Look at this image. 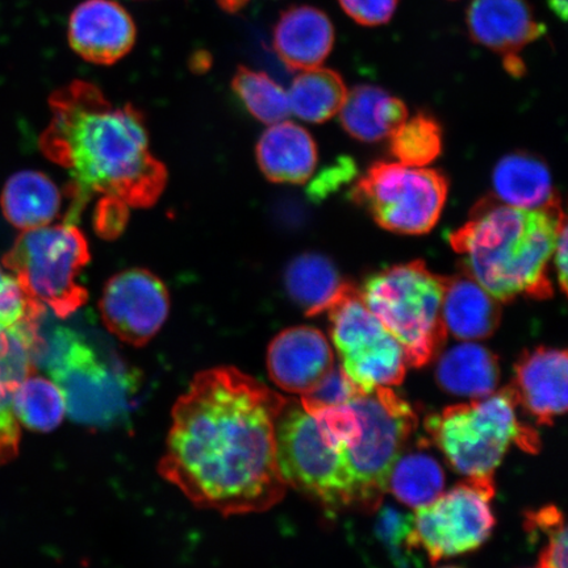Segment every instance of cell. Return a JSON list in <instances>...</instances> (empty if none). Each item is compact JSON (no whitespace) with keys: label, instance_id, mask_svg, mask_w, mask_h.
Masks as SVG:
<instances>
[{"label":"cell","instance_id":"1","mask_svg":"<svg viewBox=\"0 0 568 568\" xmlns=\"http://www.w3.org/2000/svg\"><path fill=\"white\" fill-rule=\"evenodd\" d=\"M286 400L236 367L196 374L173 408L161 477L223 516L273 508L287 489L276 459V418Z\"/></svg>","mask_w":568,"mask_h":568},{"label":"cell","instance_id":"2","mask_svg":"<svg viewBox=\"0 0 568 568\" xmlns=\"http://www.w3.org/2000/svg\"><path fill=\"white\" fill-rule=\"evenodd\" d=\"M49 105L52 119L40 145L70 174L67 223L78 222L95 195L134 209L159 201L168 172L151 152L144 115L138 109L113 104L87 81L57 90Z\"/></svg>","mask_w":568,"mask_h":568},{"label":"cell","instance_id":"3","mask_svg":"<svg viewBox=\"0 0 568 568\" xmlns=\"http://www.w3.org/2000/svg\"><path fill=\"white\" fill-rule=\"evenodd\" d=\"M566 220L560 199L541 210L485 199L449 240L454 251L464 255V272L495 300L506 303L520 295L548 300L554 294L549 265Z\"/></svg>","mask_w":568,"mask_h":568},{"label":"cell","instance_id":"4","mask_svg":"<svg viewBox=\"0 0 568 568\" xmlns=\"http://www.w3.org/2000/svg\"><path fill=\"white\" fill-rule=\"evenodd\" d=\"M513 389L456 404L426 418L425 429L447 462L467 479L494 480L510 445L537 453L536 430L517 418Z\"/></svg>","mask_w":568,"mask_h":568},{"label":"cell","instance_id":"5","mask_svg":"<svg viewBox=\"0 0 568 568\" xmlns=\"http://www.w3.org/2000/svg\"><path fill=\"white\" fill-rule=\"evenodd\" d=\"M361 295L402 345L408 366H425L444 347V276L433 274L424 262L383 270L366 281Z\"/></svg>","mask_w":568,"mask_h":568},{"label":"cell","instance_id":"6","mask_svg":"<svg viewBox=\"0 0 568 568\" xmlns=\"http://www.w3.org/2000/svg\"><path fill=\"white\" fill-rule=\"evenodd\" d=\"M89 262L87 237L74 224L65 223L21 233L3 265L32 302L65 318L89 300L80 282Z\"/></svg>","mask_w":568,"mask_h":568},{"label":"cell","instance_id":"7","mask_svg":"<svg viewBox=\"0 0 568 568\" xmlns=\"http://www.w3.org/2000/svg\"><path fill=\"white\" fill-rule=\"evenodd\" d=\"M42 358L53 382L65 396L67 412L75 422L104 425L126 410L131 378L123 367L111 365L73 332L59 329L42 335L34 364Z\"/></svg>","mask_w":568,"mask_h":568},{"label":"cell","instance_id":"8","mask_svg":"<svg viewBox=\"0 0 568 568\" xmlns=\"http://www.w3.org/2000/svg\"><path fill=\"white\" fill-rule=\"evenodd\" d=\"M359 418V435L345 452L354 486V506L374 510L387 491L390 468L417 428V416L390 387L357 394L349 400Z\"/></svg>","mask_w":568,"mask_h":568},{"label":"cell","instance_id":"9","mask_svg":"<svg viewBox=\"0 0 568 568\" xmlns=\"http://www.w3.org/2000/svg\"><path fill=\"white\" fill-rule=\"evenodd\" d=\"M276 459L287 487L326 507L354 506V486L344 453L318 430L301 402L287 399L276 418Z\"/></svg>","mask_w":568,"mask_h":568},{"label":"cell","instance_id":"10","mask_svg":"<svg viewBox=\"0 0 568 568\" xmlns=\"http://www.w3.org/2000/svg\"><path fill=\"white\" fill-rule=\"evenodd\" d=\"M449 182L437 170L375 163L352 191L383 230L425 234L435 229L445 207Z\"/></svg>","mask_w":568,"mask_h":568},{"label":"cell","instance_id":"11","mask_svg":"<svg viewBox=\"0 0 568 568\" xmlns=\"http://www.w3.org/2000/svg\"><path fill=\"white\" fill-rule=\"evenodd\" d=\"M328 312L339 367L359 393L399 386L406 378V353L368 310L361 291L349 284Z\"/></svg>","mask_w":568,"mask_h":568},{"label":"cell","instance_id":"12","mask_svg":"<svg viewBox=\"0 0 568 568\" xmlns=\"http://www.w3.org/2000/svg\"><path fill=\"white\" fill-rule=\"evenodd\" d=\"M494 480L466 479L414 516L418 545L432 564L478 549L491 536Z\"/></svg>","mask_w":568,"mask_h":568},{"label":"cell","instance_id":"13","mask_svg":"<svg viewBox=\"0 0 568 568\" xmlns=\"http://www.w3.org/2000/svg\"><path fill=\"white\" fill-rule=\"evenodd\" d=\"M99 308L112 335L132 346H144L168 320L169 291L148 270H125L106 282Z\"/></svg>","mask_w":568,"mask_h":568},{"label":"cell","instance_id":"14","mask_svg":"<svg viewBox=\"0 0 568 568\" xmlns=\"http://www.w3.org/2000/svg\"><path fill=\"white\" fill-rule=\"evenodd\" d=\"M466 26L471 40L500 54L504 68L515 77L525 73L518 53L546 33L528 0H473Z\"/></svg>","mask_w":568,"mask_h":568},{"label":"cell","instance_id":"15","mask_svg":"<svg viewBox=\"0 0 568 568\" xmlns=\"http://www.w3.org/2000/svg\"><path fill=\"white\" fill-rule=\"evenodd\" d=\"M136 24L115 0H84L71 12L69 44L84 61L113 65L136 44Z\"/></svg>","mask_w":568,"mask_h":568},{"label":"cell","instance_id":"16","mask_svg":"<svg viewBox=\"0 0 568 568\" xmlns=\"http://www.w3.org/2000/svg\"><path fill=\"white\" fill-rule=\"evenodd\" d=\"M335 366L328 339L311 326L283 331L268 345L270 378L291 394H310Z\"/></svg>","mask_w":568,"mask_h":568},{"label":"cell","instance_id":"17","mask_svg":"<svg viewBox=\"0 0 568 568\" xmlns=\"http://www.w3.org/2000/svg\"><path fill=\"white\" fill-rule=\"evenodd\" d=\"M567 352L552 347L525 351L515 365L513 389L518 407L539 425H551L567 410Z\"/></svg>","mask_w":568,"mask_h":568},{"label":"cell","instance_id":"18","mask_svg":"<svg viewBox=\"0 0 568 568\" xmlns=\"http://www.w3.org/2000/svg\"><path fill=\"white\" fill-rule=\"evenodd\" d=\"M335 45V27L322 10L294 6L282 12L274 27L273 47L290 70L322 67Z\"/></svg>","mask_w":568,"mask_h":568},{"label":"cell","instance_id":"19","mask_svg":"<svg viewBox=\"0 0 568 568\" xmlns=\"http://www.w3.org/2000/svg\"><path fill=\"white\" fill-rule=\"evenodd\" d=\"M499 301L473 276H444L443 322L447 335L462 341L491 337L499 326Z\"/></svg>","mask_w":568,"mask_h":568},{"label":"cell","instance_id":"20","mask_svg":"<svg viewBox=\"0 0 568 568\" xmlns=\"http://www.w3.org/2000/svg\"><path fill=\"white\" fill-rule=\"evenodd\" d=\"M255 154L261 172L274 183H305L317 163V148L310 132L286 120L267 128Z\"/></svg>","mask_w":568,"mask_h":568},{"label":"cell","instance_id":"21","mask_svg":"<svg viewBox=\"0 0 568 568\" xmlns=\"http://www.w3.org/2000/svg\"><path fill=\"white\" fill-rule=\"evenodd\" d=\"M499 379V359L474 341H464L439 355L436 381L447 394L481 399L495 393Z\"/></svg>","mask_w":568,"mask_h":568},{"label":"cell","instance_id":"22","mask_svg":"<svg viewBox=\"0 0 568 568\" xmlns=\"http://www.w3.org/2000/svg\"><path fill=\"white\" fill-rule=\"evenodd\" d=\"M496 201L521 210H541L559 201L550 170L528 153H513L497 162L493 175Z\"/></svg>","mask_w":568,"mask_h":568},{"label":"cell","instance_id":"23","mask_svg":"<svg viewBox=\"0 0 568 568\" xmlns=\"http://www.w3.org/2000/svg\"><path fill=\"white\" fill-rule=\"evenodd\" d=\"M338 113L344 130L352 138L365 142L393 136L408 119L407 106L399 98L373 84H361L347 92Z\"/></svg>","mask_w":568,"mask_h":568},{"label":"cell","instance_id":"24","mask_svg":"<svg viewBox=\"0 0 568 568\" xmlns=\"http://www.w3.org/2000/svg\"><path fill=\"white\" fill-rule=\"evenodd\" d=\"M62 201L51 178L34 170L12 175L0 196L6 219L23 232L51 225L60 215Z\"/></svg>","mask_w":568,"mask_h":568},{"label":"cell","instance_id":"25","mask_svg":"<svg viewBox=\"0 0 568 568\" xmlns=\"http://www.w3.org/2000/svg\"><path fill=\"white\" fill-rule=\"evenodd\" d=\"M30 345L17 331L0 332V465L18 456L20 426L13 412V394L34 373Z\"/></svg>","mask_w":568,"mask_h":568},{"label":"cell","instance_id":"26","mask_svg":"<svg viewBox=\"0 0 568 568\" xmlns=\"http://www.w3.org/2000/svg\"><path fill=\"white\" fill-rule=\"evenodd\" d=\"M284 286L305 315L317 316L337 302L349 283L323 254L304 253L290 262L284 274Z\"/></svg>","mask_w":568,"mask_h":568},{"label":"cell","instance_id":"27","mask_svg":"<svg viewBox=\"0 0 568 568\" xmlns=\"http://www.w3.org/2000/svg\"><path fill=\"white\" fill-rule=\"evenodd\" d=\"M290 111L307 123H324L336 116L343 106L347 89L335 70H304L287 91Z\"/></svg>","mask_w":568,"mask_h":568},{"label":"cell","instance_id":"28","mask_svg":"<svg viewBox=\"0 0 568 568\" xmlns=\"http://www.w3.org/2000/svg\"><path fill=\"white\" fill-rule=\"evenodd\" d=\"M445 473L435 458L424 452L404 453L390 468L387 491L410 508H423L444 493Z\"/></svg>","mask_w":568,"mask_h":568},{"label":"cell","instance_id":"29","mask_svg":"<svg viewBox=\"0 0 568 568\" xmlns=\"http://www.w3.org/2000/svg\"><path fill=\"white\" fill-rule=\"evenodd\" d=\"M13 412L19 424H23L26 428L52 432L67 414L65 396L53 381L32 373L20 383L13 394Z\"/></svg>","mask_w":568,"mask_h":568},{"label":"cell","instance_id":"30","mask_svg":"<svg viewBox=\"0 0 568 568\" xmlns=\"http://www.w3.org/2000/svg\"><path fill=\"white\" fill-rule=\"evenodd\" d=\"M232 89L261 123L273 125L290 116L287 91L266 73L239 67L233 75Z\"/></svg>","mask_w":568,"mask_h":568},{"label":"cell","instance_id":"31","mask_svg":"<svg viewBox=\"0 0 568 568\" xmlns=\"http://www.w3.org/2000/svg\"><path fill=\"white\" fill-rule=\"evenodd\" d=\"M389 139L390 153L403 165L428 166L443 152L442 125L424 112L407 119Z\"/></svg>","mask_w":568,"mask_h":568},{"label":"cell","instance_id":"32","mask_svg":"<svg viewBox=\"0 0 568 568\" xmlns=\"http://www.w3.org/2000/svg\"><path fill=\"white\" fill-rule=\"evenodd\" d=\"M525 529L530 535L544 532L549 544L539 556L538 568H567V529L564 514L549 506L527 514Z\"/></svg>","mask_w":568,"mask_h":568},{"label":"cell","instance_id":"33","mask_svg":"<svg viewBox=\"0 0 568 568\" xmlns=\"http://www.w3.org/2000/svg\"><path fill=\"white\" fill-rule=\"evenodd\" d=\"M45 312L27 296L16 276L0 266V332L18 329Z\"/></svg>","mask_w":568,"mask_h":568},{"label":"cell","instance_id":"34","mask_svg":"<svg viewBox=\"0 0 568 568\" xmlns=\"http://www.w3.org/2000/svg\"><path fill=\"white\" fill-rule=\"evenodd\" d=\"M376 531L394 558L412 557V551L420 549L417 542L414 516L402 515L396 509L385 508L379 515Z\"/></svg>","mask_w":568,"mask_h":568},{"label":"cell","instance_id":"35","mask_svg":"<svg viewBox=\"0 0 568 568\" xmlns=\"http://www.w3.org/2000/svg\"><path fill=\"white\" fill-rule=\"evenodd\" d=\"M357 394H359L358 388L347 378L343 368L335 366L314 390L302 396V402L317 404V406H339Z\"/></svg>","mask_w":568,"mask_h":568},{"label":"cell","instance_id":"36","mask_svg":"<svg viewBox=\"0 0 568 568\" xmlns=\"http://www.w3.org/2000/svg\"><path fill=\"white\" fill-rule=\"evenodd\" d=\"M346 16L355 23L376 27L393 19L399 0H338Z\"/></svg>","mask_w":568,"mask_h":568},{"label":"cell","instance_id":"37","mask_svg":"<svg viewBox=\"0 0 568 568\" xmlns=\"http://www.w3.org/2000/svg\"><path fill=\"white\" fill-rule=\"evenodd\" d=\"M128 209L125 204L101 201L97 205L95 229L104 239H115L126 225Z\"/></svg>","mask_w":568,"mask_h":568},{"label":"cell","instance_id":"38","mask_svg":"<svg viewBox=\"0 0 568 568\" xmlns=\"http://www.w3.org/2000/svg\"><path fill=\"white\" fill-rule=\"evenodd\" d=\"M354 174V165L351 160H344L337 165L325 170L314 183L311 184L310 194L315 199H323L332 191L337 190L341 184L347 182Z\"/></svg>","mask_w":568,"mask_h":568},{"label":"cell","instance_id":"39","mask_svg":"<svg viewBox=\"0 0 568 568\" xmlns=\"http://www.w3.org/2000/svg\"><path fill=\"white\" fill-rule=\"evenodd\" d=\"M567 245H568V241H567V220H566V222H564L562 225H560L557 241H556V246H554V252H552V258H554V264H556L559 287H560V290H562L564 294L567 293V264H568Z\"/></svg>","mask_w":568,"mask_h":568},{"label":"cell","instance_id":"40","mask_svg":"<svg viewBox=\"0 0 568 568\" xmlns=\"http://www.w3.org/2000/svg\"><path fill=\"white\" fill-rule=\"evenodd\" d=\"M248 0H217L220 9L225 12L236 13L244 9Z\"/></svg>","mask_w":568,"mask_h":568},{"label":"cell","instance_id":"41","mask_svg":"<svg viewBox=\"0 0 568 568\" xmlns=\"http://www.w3.org/2000/svg\"><path fill=\"white\" fill-rule=\"evenodd\" d=\"M550 10L556 13V16L566 21L567 19V0H549Z\"/></svg>","mask_w":568,"mask_h":568},{"label":"cell","instance_id":"42","mask_svg":"<svg viewBox=\"0 0 568 568\" xmlns=\"http://www.w3.org/2000/svg\"><path fill=\"white\" fill-rule=\"evenodd\" d=\"M442 568H459V567H442Z\"/></svg>","mask_w":568,"mask_h":568}]
</instances>
